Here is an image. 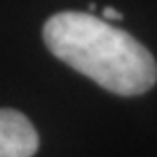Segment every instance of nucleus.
Listing matches in <instances>:
<instances>
[{
  "instance_id": "obj_1",
  "label": "nucleus",
  "mask_w": 157,
  "mask_h": 157,
  "mask_svg": "<svg viewBox=\"0 0 157 157\" xmlns=\"http://www.w3.org/2000/svg\"><path fill=\"white\" fill-rule=\"evenodd\" d=\"M44 42L57 59L110 93L142 95L157 82L153 55L129 32L91 13H55L46 21Z\"/></svg>"
},
{
  "instance_id": "obj_2",
  "label": "nucleus",
  "mask_w": 157,
  "mask_h": 157,
  "mask_svg": "<svg viewBox=\"0 0 157 157\" xmlns=\"http://www.w3.org/2000/svg\"><path fill=\"white\" fill-rule=\"evenodd\" d=\"M38 132L25 114L0 110V157H32L38 151Z\"/></svg>"
},
{
  "instance_id": "obj_3",
  "label": "nucleus",
  "mask_w": 157,
  "mask_h": 157,
  "mask_svg": "<svg viewBox=\"0 0 157 157\" xmlns=\"http://www.w3.org/2000/svg\"><path fill=\"white\" fill-rule=\"evenodd\" d=\"M102 13H104V17L110 19V21H112V19H114V21H121V19H123V15L117 12V10H114V8H104Z\"/></svg>"
}]
</instances>
